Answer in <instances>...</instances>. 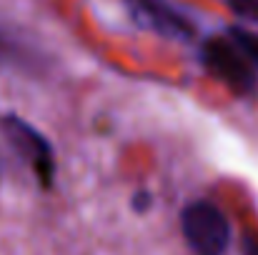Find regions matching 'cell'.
Instances as JSON below:
<instances>
[{"mask_svg":"<svg viewBox=\"0 0 258 255\" xmlns=\"http://www.w3.org/2000/svg\"><path fill=\"white\" fill-rule=\"evenodd\" d=\"M183 238L196 255H223L231 240L228 218L211 200H193L180 213Z\"/></svg>","mask_w":258,"mask_h":255,"instance_id":"1","label":"cell"},{"mask_svg":"<svg viewBox=\"0 0 258 255\" xmlns=\"http://www.w3.org/2000/svg\"><path fill=\"white\" fill-rule=\"evenodd\" d=\"M203 65L238 95H251L258 88L256 65L231 35H216L203 43Z\"/></svg>","mask_w":258,"mask_h":255,"instance_id":"2","label":"cell"},{"mask_svg":"<svg viewBox=\"0 0 258 255\" xmlns=\"http://www.w3.org/2000/svg\"><path fill=\"white\" fill-rule=\"evenodd\" d=\"M3 128L10 138V143L15 145V150L30 163V168L35 170L38 180L43 188H50L53 175H55V158H53V148L50 143L25 120H20L18 115H5L3 118Z\"/></svg>","mask_w":258,"mask_h":255,"instance_id":"3","label":"cell"},{"mask_svg":"<svg viewBox=\"0 0 258 255\" xmlns=\"http://www.w3.org/2000/svg\"><path fill=\"white\" fill-rule=\"evenodd\" d=\"M125 5L141 28L175 40H188L193 35V23L166 0H125Z\"/></svg>","mask_w":258,"mask_h":255,"instance_id":"4","label":"cell"},{"mask_svg":"<svg viewBox=\"0 0 258 255\" xmlns=\"http://www.w3.org/2000/svg\"><path fill=\"white\" fill-rule=\"evenodd\" d=\"M228 35L236 40V45L246 53V58L258 68V33H251L246 28H231Z\"/></svg>","mask_w":258,"mask_h":255,"instance_id":"5","label":"cell"},{"mask_svg":"<svg viewBox=\"0 0 258 255\" xmlns=\"http://www.w3.org/2000/svg\"><path fill=\"white\" fill-rule=\"evenodd\" d=\"M231 10L246 20H258V0H228Z\"/></svg>","mask_w":258,"mask_h":255,"instance_id":"6","label":"cell"},{"mask_svg":"<svg viewBox=\"0 0 258 255\" xmlns=\"http://www.w3.org/2000/svg\"><path fill=\"white\" fill-rule=\"evenodd\" d=\"M243 255H258V238L256 235H246V238H243Z\"/></svg>","mask_w":258,"mask_h":255,"instance_id":"7","label":"cell"},{"mask_svg":"<svg viewBox=\"0 0 258 255\" xmlns=\"http://www.w3.org/2000/svg\"><path fill=\"white\" fill-rule=\"evenodd\" d=\"M151 205V195L148 193H138V198H136V210H146Z\"/></svg>","mask_w":258,"mask_h":255,"instance_id":"8","label":"cell"}]
</instances>
